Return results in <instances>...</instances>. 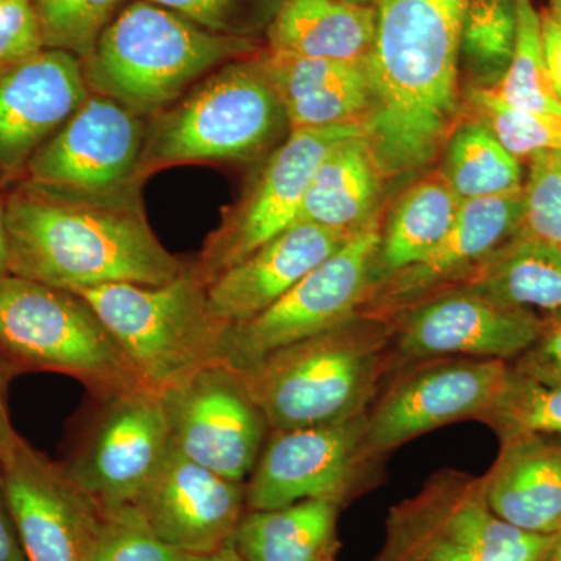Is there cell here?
Masks as SVG:
<instances>
[{
  "label": "cell",
  "instance_id": "15",
  "mask_svg": "<svg viewBox=\"0 0 561 561\" xmlns=\"http://www.w3.org/2000/svg\"><path fill=\"white\" fill-rule=\"evenodd\" d=\"M393 323L394 364L442 357L507 362L537 341L542 319L454 286L412 306L394 317Z\"/></svg>",
  "mask_w": 561,
  "mask_h": 561
},
{
  "label": "cell",
  "instance_id": "25",
  "mask_svg": "<svg viewBox=\"0 0 561 561\" xmlns=\"http://www.w3.org/2000/svg\"><path fill=\"white\" fill-rule=\"evenodd\" d=\"M378 11L346 0H284L265 33L275 54L365 62L375 47Z\"/></svg>",
  "mask_w": 561,
  "mask_h": 561
},
{
  "label": "cell",
  "instance_id": "21",
  "mask_svg": "<svg viewBox=\"0 0 561 561\" xmlns=\"http://www.w3.org/2000/svg\"><path fill=\"white\" fill-rule=\"evenodd\" d=\"M350 239L319 225H291L206 283L210 311L228 327L260 316Z\"/></svg>",
  "mask_w": 561,
  "mask_h": 561
},
{
  "label": "cell",
  "instance_id": "12",
  "mask_svg": "<svg viewBox=\"0 0 561 561\" xmlns=\"http://www.w3.org/2000/svg\"><path fill=\"white\" fill-rule=\"evenodd\" d=\"M360 125L300 128L265 157L241 202L225 214L192 267L205 283L297 224L313 173L328 151Z\"/></svg>",
  "mask_w": 561,
  "mask_h": 561
},
{
  "label": "cell",
  "instance_id": "14",
  "mask_svg": "<svg viewBox=\"0 0 561 561\" xmlns=\"http://www.w3.org/2000/svg\"><path fill=\"white\" fill-rule=\"evenodd\" d=\"M368 413L323 426L271 431L245 482L247 511H275L319 500L342 505L357 486Z\"/></svg>",
  "mask_w": 561,
  "mask_h": 561
},
{
  "label": "cell",
  "instance_id": "2",
  "mask_svg": "<svg viewBox=\"0 0 561 561\" xmlns=\"http://www.w3.org/2000/svg\"><path fill=\"white\" fill-rule=\"evenodd\" d=\"M9 273L70 291L103 284L161 286L186 271L164 249L138 195L66 197L22 183L5 201Z\"/></svg>",
  "mask_w": 561,
  "mask_h": 561
},
{
  "label": "cell",
  "instance_id": "46",
  "mask_svg": "<svg viewBox=\"0 0 561 561\" xmlns=\"http://www.w3.org/2000/svg\"><path fill=\"white\" fill-rule=\"evenodd\" d=\"M434 2L443 3V5L451 7V9L463 10L468 0H434Z\"/></svg>",
  "mask_w": 561,
  "mask_h": 561
},
{
  "label": "cell",
  "instance_id": "49",
  "mask_svg": "<svg viewBox=\"0 0 561 561\" xmlns=\"http://www.w3.org/2000/svg\"><path fill=\"white\" fill-rule=\"evenodd\" d=\"M242 561V560H241Z\"/></svg>",
  "mask_w": 561,
  "mask_h": 561
},
{
  "label": "cell",
  "instance_id": "43",
  "mask_svg": "<svg viewBox=\"0 0 561 561\" xmlns=\"http://www.w3.org/2000/svg\"><path fill=\"white\" fill-rule=\"evenodd\" d=\"M9 231H7L5 202L0 198V276L9 273Z\"/></svg>",
  "mask_w": 561,
  "mask_h": 561
},
{
  "label": "cell",
  "instance_id": "30",
  "mask_svg": "<svg viewBox=\"0 0 561 561\" xmlns=\"http://www.w3.org/2000/svg\"><path fill=\"white\" fill-rule=\"evenodd\" d=\"M518 33L516 0H468L461 10L459 68L463 87H500Z\"/></svg>",
  "mask_w": 561,
  "mask_h": 561
},
{
  "label": "cell",
  "instance_id": "22",
  "mask_svg": "<svg viewBox=\"0 0 561 561\" xmlns=\"http://www.w3.org/2000/svg\"><path fill=\"white\" fill-rule=\"evenodd\" d=\"M501 445L482 478L491 512L518 529L556 534L561 527V438L523 434Z\"/></svg>",
  "mask_w": 561,
  "mask_h": 561
},
{
  "label": "cell",
  "instance_id": "48",
  "mask_svg": "<svg viewBox=\"0 0 561 561\" xmlns=\"http://www.w3.org/2000/svg\"><path fill=\"white\" fill-rule=\"evenodd\" d=\"M0 69H3V68H0Z\"/></svg>",
  "mask_w": 561,
  "mask_h": 561
},
{
  "label": "cell",
  "instance_id": "47",
  "mask_svg": "<svg viewBox=\"0 0 561 561\" xmlns=\"http://www.w3.org/2000/svg\"><path fill=\"white\" fill-rule=\"evenodd\" d=\"M346 2L357 3V5L376 7L379 0H346Z\"/></svg>",
  "mask_w": 561,
  "mask_h": 561
},
{
  "label": "cell",
  "instance_id": "18",
  "mask_svg": "<svg viewBox=\"0 0 561 561\" xmlns=\"http://www.w3.org/2000/svg\"><path fill=\"white\" fill-rule=\"evenodd\" d=\"M523 191L463 202L451 231L419 264L373 287L359 309L393 320L438 291L459 286L522 231Z\"/></svg>",
  "mask_w": 561,
  "mask_h": 561
},
{
  "label": "cell",
  "instance_id": "3",
  "mask_svg": "<svg viewBox=\"0 0 561 561\" xmlns=\"http://www.w3.org/2000/svg\"><path fill=\"white\" fill-rule=\"evenodd\" d=\"M393 320L357 311L241 371L271 431L341 423L365 413L393 362Z\"/></svg>",
  "mask_w": 561,
  "mask_h": 561
},
{
  "label": "cell",
  "instance_id": "45",
  "mask_svg": "<svg viewBox=\"0 0 561 561\" xmlns=\"http://www.w3.org/2000/svg\"><path fill=\"white\" fill-rule=\"evenodd\" d=\"M541 561H561V527L552 534L551 545Z\"/></svg>",
  "mask_w": 561,
  "mask_h": 561
},
{
  "label": "cell",
  "instance_id": "20",
  "mask_svg": "<svg viewBox=\"0 0 561 561\" xmlns=\"http://www.w3.org/2000/svg\"><path fill=\"white\" fill-rule=\"evenodd\" d=\"M91 94L80 58L43 49L0 69V180L28 161Z\"/></svg>",
  "mask_w": 561,
  "mask_h": 561
},
{
  "label": "cell",
  "instance_id": "40",
  "mask_svg": "<svg viewBox=\"0 0 561 561\" xmlns=\"http://www.w3.org/2000/svg\"><path fill=\"white\" fill-rule=\"evenodd\" d=\"M542 51L553 91L561 103V0L540 11Z\"/></svg>",
  "mask_w": 561,
  "mask_h": 561
},
{
  "label": "cell",
  "instance_id": "10",
  "mask_svg": "<svg viewBox=\"0 0 561 561\" xmlns=\"http://www.w3.org/2000/svg\"><path fill=\"white\" fill-rule=\"evenodd\" d=\"M381 224L353 236L260 316L231 324L221 364L243 371L284 346L313 337L350 319L367 300Z\"/></svg>",
  "mask_w": 561,
  "mask_h": 561
},
{
  "label": "cell",
  "instance_id": "17",
  "mask_svg": "<svg viewBox=\"0 0 561 561\" xmlns=\"http://www.w3.org/2000/svg\"><path fill=\"white\" fill-rule=\"evenodd\" d=\"M7 491L27 561H92L103 511L24 438L2 460Z\"/></svg>",
  "mask_w": 561,
  "mask_h": 561
},
{
  "label": "cell",
  "instance_id": "5",
  "mask_svg": "<svg viewBox=\"0 0 561 561\" xmlns=\"http://www.w3.org/2000/svg\"><path fill=\"white\" fill-rule=\"evenodd\" d=\"M290 133L261 51L227 62L147 122L139 176L191 162L267 157Z\"/></svg>",
  "mask_w": 561,
  "mask_h": 561
},
{
  "label": "cell",
  "instance_id": "7",
  "mask_svg": "<svg viewBox=\"0 0 561 561\" xmlns=\"http://www.w3.org/2000/svg\"><path fill=\"white\" fill-rule=\"evenodd\" d=\"M0 356L20 373L79 379L92 397L144 387L119 343L80 295L0 276Z\"/></svg>",
  "mask_w": 561,
  "mask_h": 561
},
{
  "label": "cell",
  "instance_id": "27",
  "mask_svg": "<svg viewBox=\"0 0 561 561\" xmlns=\"http://www.w3.org/2000/svg\"><path fill=\"white\" fill-rule=\"evenodd\" d=\"M460 205L438 172L402 192L381 225L371 289L423 261L451 231Z\"/></svg>",
  "mask_w": 561,
  "mask_h": 561
},
{
  "label": "cell",
  "instance_id": "23",
  "mask_svg": "<svg viewBox=\"0 0 561 561\" xmlns=\"http://www.w3.org/2000/svg\"><path fill=\"white\" fill-rule=\"evenodd\" d=\"M290 130L360 125L371 103L368 61L342 62L261 50Z\"/></svg>",
  "mask_w": 561,
  "mask_h": 561
},
{
  "label": "cell",
  "instance_id": "26",
  "mask_svg": "<svg viewBox=\"0 0 561 561\" xmlns=\"http://www.w3.org/2000/svg\"><path fill=\"white\" fill-rule=\"evenodd\" d=\"M341 505L309 500L275 508L245 511L232 535L242 561H337Z\"/></svg>",
  "mask_w": 561,
  "mask_h": 561
},
{
  "label": "cell",
  "instance_id": "19",
  "mask_svg": "<svg viewBox=\"0 0 561 561\" xmlns=\"http://www.w3.org/2000/svg\"><path fill=\"white\" fill-rule=\"evenodd\" d=\"M133 505L162 541L205 557L231 542L245 513V482H232L171 448Z\"/></svg>",
  "mask_w": 561,
  "mask_h": 561
},
{
  "label": "cell",
  "instance_id": "9",
  "mask_svg": "<svg viewBox=\"0 0 561 561\" xmlns=\"http://www.w3.org/2000/svg\"><path fill=\"white\" fill-rule=\"evenodd\" d=\"M171 448L161 394L136 387L92 397L60 463L70 481L108 511L133 504Z\"/></svg>",
  "mask_w": 561,
  "mask_h": 561
},
{
  "label": "cell",
  "instance_id": "42",
  "mask_svg": "<svg viewBox=\"0 0 561 561\" xmlns=\"http://www.w3.org/2000/svg\"><path fill=\"white\" fill-rule=\"evenodd\" d=\"M18 373L0 356V461L5 460L21 442V435L14 431L10 419L9 390Z\"/></svg>",
  "mask_w": 561,
  "mask_h": 561
},
{
  "label": "cell",
  "instance_id": "41",
  "mask_svg": "<svg viewBox=\"0 0 561 561\" xmlns=\"http://www.w3.org/2000/svg\"><path fill=\"white\" fill-rule=\"evenodd\" d=\"M0 561H27L22 551L16 523L11 512L2 461H0Z\"/></svg>",
  "mask_w": 561,
  "mask_h": 561
},
{
  "label": "cell",
  "instance_id": "37",
  "mask_svg": "<svg viewBox=\"0 0 561 561\" xmlns=\"http://www.w3.org/2000/svg\"><path fill=\"white\" fill-rule=\"evenodd\" d=\"M527 162L522 232L561 251V151H541Z\"/></svg>",
  "mask_w": 561,
  "mask_h": 561
},
{
  "label": "cell",
  "instance_id": "32",
  "mask_svg": "<svg viewBox=\"0 0 561 561\" xmlns=\"http://www.w3.org/2000/svg\"><path fill=\"white\" fill-rule=\"evenodd\" d=\"M518 33L515 54L500 87L493 88L511 105L535 113L561 116L542 51L540 11L531 0H516Z\"/></svg>",
  "mask_w": 561,
  "mask_h": 561
},
{
  "label": "cell",
  "instance_id": "29",
  "mask_svg": "<svg viewBox=\"0 0 561 561\" xmlns=\"http://www.w3.org/2000/svg\"><path fill=\"white\" fill-rule=\"evenodd\" d=\"M438 173L461 203L523 191L522 161L481 121L463 114L440 154Z\"/></svg>",
  "mask_w": 561,
  "mask_h": 561
},
{
  "label": "cell",
  "instance_id": "13",
  "mask_svg": "<svg viewBox=\"0 0 561 561\" xmlns=\"http://www.w3.org/2000/svg\"><path fill=\"white\" fill-rule=\"evenodd\" d=\"M173 449L232 482H245L271 434L241 371L210 365L162 391Z\"/></svg>",
  "mask_w": 561,
  "mask_h": 561
},
{
  "label": "cell",
  "instance_id": "36",
  "mask_svg": "<svg viewBox=\"0 0 561 561\" xmlns=\"http://www.w3.org/2000/svg\"><path fill=\"white\" fill-rule=\"evenodd\" d=\"M162 541L133 504L103 511L92 561H198Z\"/></svg>",
  "mask_w": 561,
  "mask_h": 561
},
{
  "label": "cell",
  "instance_id": "34",
  "mask_svg": "<svg viewBox=\"0 0 561 561\" xmlns=\"http://www.w3.org/2000/svg\"><path fill=\"white\" fill-rule=\"evenodd\" d=\"M130 0H33L44 47L90 57L103 31Z\"/></svg>",
  "mask_w": 561,
  "mask_h": 561
},
{
  "label": "cell",
  "instance_id": "31",
  "mask_svg": "<svg viewBox=\"0 0 561 561\" xmlns=\"http://www.w3.org/2000/svg\"><path fill=\"white\" fill-rule=\"evenodd\" d=\"M463 106L465 114L481 121L518 161L541 151H561V116L518 108L485 88L463 87Z\"/></svg>",
  "mask_w": 561,
  "mask_h": 561
},
{
  "label": "cell",
  "instance_id": "6",
  "mask_svg": "<svg viewBox=\"0 0 561 561\" xmlns=\"http://www.w3.org/2000/svg\"><path fill=\"white\" fill-rule=\"evenodd\" d=\"M73 294L101 317L147 389L162 393L221 364L230 327L210 311L206 283L192 264L161 286L103 284Z\"/></svg>",
  "mask_w": 561,
  "mask_h": 561
},
{
  "label": "cell",
  "instance_id": "1",
  "mask_svg": "<svg viewBox=\"0 0 561 561\" xmlns=\"http://www.w3.org/2000/svg\"><path fill=\"white\" fill-rule=\"evenodd\" d=\"M360 133L386 180L430 168L465 114L461 11L434 0H379Z\"/></svg>",
  "mask_w": 561,
  "mask_h": 561
},
{
  "label": "cell",
  "instance_id": "4",
  "mask_svg": "<svg viewBox=\"0 0 561 561\" xmlns=\"http://www.w3.org/2000/svg\"><path fill=\"white\" fill-rule=\"evenodd\" d=\"M262 49V41L216 35L149 0H130L81 65L91 92L153 117L213 70Z\"/></svg>",
  "mask_w": 561,
  "mask_h": 561
},
{
  "label": "cell",
  "instance_id": "28",
  "mask_svg": "<svg viewBox=\"0 0 561 561\" xmlns=\"http://www.w3.org/2000/svg\"><path fill=\"white\" fill-rule=\"evenodd\" d=\"M459 286L545 317L561 312V251L519 231Z\"/></svg>",
  "mask_w": 561,
  "mask_h": 561
},
{
  "label": "cell",
  "instance_id": "44",
  "mask_svg": "<svg viewBox=\"0 0 561 561\" xmlns=\"http://www.w3.org/2000/svg\"><path fill=\"white\" fill-rule=\"evenodd\" d=\"M198 561H241V557L236 552L234 546L231 542H228L225 548H221L220 551L210 553V556L202 557Z\"/></svg>",
  "mask_w": 561,
  "mask_h": 561
},
{
  "label": "cell",
  "instance_id": "24",
  "mask_svg": "<svg viewBox=\"0 0 561 561\" xmlns=\"http://www.w3.org/2000/svg\"><path fill=\"white\" fill-rule=\"evenodd\" d=\"M386 181L362 133L343 139L313 173L297 224L319 225L353 238L381 224Z\"/></svg>",
  "mask_w": 561,
  "mask_h": 561
},
{
  "label": "cell",
  "instance_id": "11",
  "mask_svg": "<svg viewBox=\"0 0 561 561\" xmlns=\"http://www.w3.org/2000/svg\"><path fill=\"white\" fill-rule=\"evenodd\" d=\"M146 117L91 92L72 117L28 161L24 183L91 201L138 195Z\"/></svg>",
  "mask_w": 561,
  "mask_h": 561
},
{
  "label": "cell",
  "instance_id": "35",
  "mask_svg": "<svg viewBox=\"0 0 561 561\" xmlns=\"http://www.w3.org/2000/svg\"><path fill=\"white\" fill-rule=\"evenodd\" d=\"M228 38L264 41L284 0H149Z\"/></svg>",
  "mask_w": 561,
  "mask_h": 561
},
{
  "label": "cell",
  "instance_id": "38",
  "mask_svg": "<svg viewBox=\"0 0 561 561\" xmlns=\"http://www.w3.org/2000/svg\"><path fill=\"white\" fill-rule=\"evenodd\" d=\"M46 49L33 0H0V68Z\"/></svg>",
  "mask_w": 561,
  "mask_h": 561
},
{
  "label": "cell",
  "instance_id": "33",
  "mask_svg": "<svg viewBox=\"0 0 561 561\" xmlns=\"http://www.w3.org/2000/svg\"><path fill=\"white\" fill-rule=\"evenodd\" d=\"M500 440L523 434L561 438V387L542 386L511 368L493 404L479 416Z\"/></svg>",
  "mask_w": 561,
  "mask_h": 561
},
{
  "label": "cell",
  "instance_id": "8",
  "mask_svg": "<svg viewBox=\"0 0 561 561\" xmlns=\"http://www.w3.org/2000/svg\"><path fill=\"white\" fill-rule=\"evenodd\" d=\"M551 540L494 515L482 479L446 471L390 512L375 561H541Z\"/></svg>",
  "mask_w": 561,
  "mask_h": 561
},
{
  "label": "cell",
  "instance_id": "16",
  "mask_svg": "<svg viewBox=\"0 0 561 561\" xmlns=\"http://www.w3.org/2000/svg\"><path fill=\"white\" fill-rule=\"evenodd\" d=\"M508 375L511 364L500 359L442 357L421 362L368 413L365 453L375 459L437 427L479 420L496 400Z\"/></svg>",
  "mask_w": 561,
  "mask_h": 561
},
{
  "label": "cell",
  "instance_id": "39",
  "mask_svg": "<svg viewBox=\"0 0 561 561\" xmlns=\"http://www.w3.org/2000/svg\"><path fill=\"white\" fill-rule=\"evenodd\" d=\"M511 368L542 386L561 387V312L542 319L537 341L516 357Z\"/></svg>",
  "mask_w": 561,
  "mask_h": 561
}]
</instances>
